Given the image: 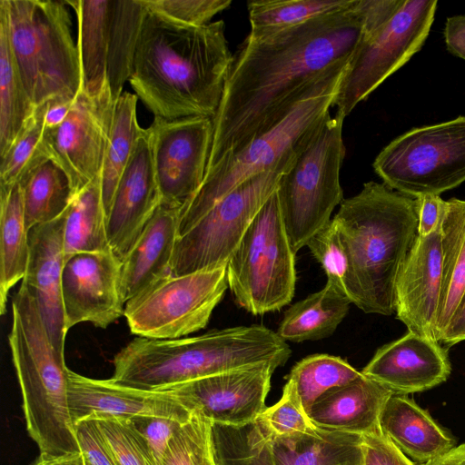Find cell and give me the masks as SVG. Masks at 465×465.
Returning <instances> with one entry per match:
<instances>
[{
	"instance_id": "1",
	"label": "cell",
	"mask_w": 465,
	"mask_h": 465,
	"mask_svg": "<svg viewBox=\"0 0 465 465\" xmlns=\"http://www.w3.org/2000/svg\"><path fill=\"white\" fill-rule=\"evenodd\" d=\"M365 0L280 32L248 34L233 56L213 117L207 169L281 121L364 34Z\"/></svg>"
},
{
	"instance_id": "2",
	"label": "cell",
	"mask_w": 465,
	"mask_h": 465,
	"mask_svg": "<svg viewBox=\"0 0 465 465\" xmlns=\"http://www.w3.org/2000/svg\"><path fill=\"white\" fill-rule=\"evenodd\" d=\"M232 62L223 20L190 26L147 9L129 83L154 117L213 119Z\"/></svg>"
},
{
	"instance_id": "3",
	"label": "cell",
	"mask_w": 465,
	"mask_h": 465,
	"mask_svg": "<svg viewBox=\"0 0 465 465\" xmlns=\"http://www.w3.org/2000/svg\"><path fill=\"white\" fill-rule=\"evenodd\" d=\"M419 198L365 183L331 219L350 262L349 299L366 313H395L401 270L418 238Z\"/></svg>"
},
{
	"instance_id": "4",
	"label": "cell",
	"mask_w": 465,
	"mask_h": 465,
	"mask_svg": "<svg viewBox=\"0 0 465 465\" xmlns=\"http://www.w3.org/2000/svg\"><path fill=\"white\" fill-rule=\"evenodd\" d=\"M292 351L276 331L262 325L212 330L195 337H139L114 359V381L162 391L220 372L275 362L283 366Z\"/></svg>"
},
{
	"instance_id": "5",
	"label": "cell",
	"mask_w": 465,
	"mask_h": 465,
	"mask_svg": "<svg viewBox=\"0 0 465 465\" xmlns=\"http://www.w3.org/2000/svg\"><path fill=\"white\" fill-rule=\"evenodd\" d=\"M29 436L42 458L80 453L67 397L68 368L55 351L35 297L21 284L8 335Z\"/></svg>"
},
{
	"instance_id": "6",
	"label": "cell",
	"mask_w": 465,
	"mask_h": 465,
	"mask_svg": "<svg viewBox=\"0 0 465 465\" xmlns=\"http://www.w3.org/2000/svg\"><path fill=\"white\" fill-rule=\"evenodd\" d=\"M348 63L325 74L275 125L206 170L201 186L181 210L178 237L237 186L298 156L330 114Z\"/></svg>"
},
{
	"instance_id": "7",
	"label": "cell",
	"mask_w": 465,
	"mask_h": 465,
	"mask_svg": "<svg viewBox=\"0 0 465 465\" xmlns=\"http://www.w3.org/2000/svg\"><path fill=\"white\" fill-rule=\"evenodd\" d=\"M65 1L0 0L12 53L25 88L37 107L74 100L81 70Z\"/></svg>"
},
{
	"instance_id": "8",
	"label": "cell",
	"mask_w": 465,
	"mask_h": 465,
	"mask_svg": "<svg viewBox=\"0 0 465 465\" xmlns=\"http://www.w3.org/2000/svg\"><path fill=\"white\" fill-rule=\"evenodd\" d=\"M344 119L338 113L328 114L280 178L275 193L295 253L331 222L333 210L343 201L340 171L346 152Z\"/></svg>"
},
{
	"instance_id": "9",
	"label": "cell",
	"mask_w": 465,
	"mask_h": 465,
	"mask_svg": "<svg viewBox=\"0 0 465 465\" xmlns=\"http://www.w3.org/2000/svg\"><path fill=\"white\" fill-rule=\"evenodd\" d=\"M226 278L236 302L253 315L280 310L292 301L296 284L295 252L276 193L259 211L229 259Z\"/></svg>"
},
{
	"instance_id": "10",
	"label": "cell",
	"mask_w": 465,
	"mask_h": 465,
	"mask_svg": "<svg viewBox=\"0 0 465 465\" xmlns=\"http://www.w3.org/2000/svg\"><path fill=\"white\" fill-rule=\"evenodd\" d=\"M383 183L411 197L440 195L465 182V116L414 128L377 155Z\"/></svg>"
},
{
	"instance_id": "11",
	"label": "cell",
	"mask_w": 465,
	"mask_h": 465,
	"mask_svg": "<svg viewBox=\"0 0 465 465\" xmlns=\"http://www.w3.org/2000/svg\"><path fill=\"white\" fill-rule=\"evenodd\" d=\"M437 0H404L380 27L365 32L351 57L333 106L343 117L423 45L434 20Z\"/></svg>"
},
{
	"instance_id": "12",
	"label": "cell",
	"mask_w": 465,
	"mask_h": 465,
	"mask_svg": "<svg viewBox=\"0 0 465 465\" xmlns=\"http://www.w3.org/2000/svg\"><path fill=\"white\" fill-rule=\"evenodd\" d=\"M294 160L245 181L214 204L189 232L178 237L171 274L183 275L226 265Z\"/></svg>"
},
{
	"instance_id": "13",
	"label": "cell",
	"mask_w": 465,
	"mask_h": 465,
	"mask_svg": "<svg viewBox=\"0 0 465 465\" xmlns=\"http://www.w3.org/2000/svg\"><path fill=\"white\" fill-rule=\"evenodd\" d=\"M228 288L226 265L183 275H167L124 305L133 334L176 339L206 327Z\"/></svg>"
},
{
	"instance_id": "14",
	"label": "cell",
	"mask_w": 465,
	"mask_h": 465,
	"mask_svg": "<svg viewBox=\"0 0 465 465\" xmlns=\"http://www.w3.org/2000/svg\"><path fill=\"white\" fill-rule=\"evenodd\" d=\"M114 104L108 84L94 96L80 90L64 122L45 127L42 149L66 173L74 195L101 174Z\"/></svg>"
},
{
	"instance_id": "15",
	"label": "cell",
	"mask_w": 465,
	"mask_h": 465,
	"mask_svg": "<svg viewBox=\"0 0 465 465\" xmlns=\"http://www.w3.org/2000/svg\"><path fill=\"white\" fill-rule=\"evenodd\" d=\"M148 128L161 203L183 208L203 181L213 142V118L154 117Z\"/></svg>"
},
{
	"instance_id": "16",
	"label": "cell",
	"mask_w": 465,
	"mask_h": 465,
	"mask_svg": "<svg viewBox=\"0 0 465 465\" xmlns=\"http://www.w3.org/2000/svg\"><path fill=\"white\" fill-rule=\"evenodd\" d=\"M281 367L262 362L187 381L162 391L173 395L191 413L213 425L241 427L252 423L266 409L272 376Z\"/></svg>"
},
{
	"instance_id": "17",
	"label": "cell",
	"mask_w": 465,
	"mask_h": 465,
	"mask_svg": "<svg viewBox=\"0 0 465 465\" xmlns=\"http://www.w3.org/2000/svg\"><path fill=\"white\" fill-rule=\"evenodd\" d=\"M121 267L111 250L65 257L62 300L67 331L81 322L106 328L124 315Z\"/></svg>"
},
{
	"instance_id": "18",
	"label": "cell",
	"mask_w": 465,
	"mask_h": 465,
	"mask_svg": "<svg viewBox=\"0 0 465 465\" xmlns=\"http://www.w3.org/2000/svg\"><path fill=\"white\" fill-rule=\"evenodd\" d=\"M160 203L150 130L143 128L119 180L106 219L110 248L121 262Z\"/></svg>"
},
{
	"instance_id": "19",
	"label": "cell",
	"mask_w": 465,
	"mask_h": 465,
	"mask_svg": "<svg viewBox=\"0 0 465 465\" xmlns=\"http://www.w3.org/2000/svg\"><path fill=\"white\" fill-rule=\"evenodd\" d=\"M67 397L74 424L96 416H156L186 422L193 413L167 391H152L97 380L68 369Z\"/></svg>"
},
{
	"instance_id": "20",
	"label": "cell",
	"mask_w": 465,
	"mask_h": 465,
	"mask_svg": "<svg viewBox=\"0 0 465 465\" xmlns=\"http://www.w3.org/2000/svg\"><path fill=\"white\" fill-rule=\"evenodd\" d=\"M441 220L429 235H418L395 288L396 318L409 331L432 340L441 285Z\"/></svg>"
},
{
	"instance_id": "21",
	"label": "cell",
	"mask_w": 465,
	"mask_h": 465,
	"mask_svg": "<svg viewBox=\"0 0 465 465\" xmlns=\"http://www.w3.org/2000/svg\"><path fill=\"white\" fill-rule=\"evenodd\" d=\"M450 371L447 349L409 331L378 349L361 373L393 393L408 395L442 383Z\"/></svg>"
},
{
	"instance_id": "22",
	"label": "cell",
	"mask_w": 465,
	"mask_h": 465,
	"mask_svg": "<svg viewBox=\"0 0 465 465\" xmlns=\"http://www.w3.org/2000/svg\"><path fill=\"white\" fill-rule=\"evenodd\" d=\"M64 213L28 231L29 259L22 282L35 297L50 340L63 358L68 331L62 300Z\"/></svg>"
},
{
	"instance_id": "23",
	"label": "cell",
	"mask_w": 465,
	"mask_h": 465,
	"mask_svg": "<svg viewBox=\"0 0 465 465\" xmlns=\"http://www.w3.org/2000/svg\"><path fill=\"white\" fill-rule=\"evenodd\" d=\"M181 210V207L161 203L122 261L121 293L124 303L171 274Z\"/></svg>"
},
{
	"instance_id": "24",
	"label": "cell",
	"mask_w": 465,
	"mask_h": 465,
	"mask_svg": "<svg viewBox=\"0 0 465 465\" xmlns=\"http://www.w3.org/2000/svg\"><path fill=\"white\" fill-rule=\"evenodd\" d=\"M392 393L362 374L325 392L312 405L309 417L323 430L366 434L380 428L381 412Z\"/></svg>"
},
{
	"instance_id": "25",
	"label": "cell",
	"mask_w": 465,
	"mask_h": 465,
	"mask_svg": "<svg viewBox=\"0 0 465 465\" xmlns=\"http://www.w3.org/2000/svg\"><path fill=\"white\" fill-rule=\"evenodd\" d=\"M381 432L419 465L431 461L455 447L454 440L412 399L392 393L380 415Z\"/></svg>"
},
{
	"instance_id": "26",
	"label": "cell",
	"mask_w": 465,
	"mask_h": 465,
	"mask_svg": "<svg viewBox=\"0 0 465 465\" xmlns=\"http://www.w3.org/2000/svg\"><path fill=\"white\" fill-rule=\"evenodd\" d=\"M77 19L81 90L94 96L107 85L111 0H65Z\"/></svg>"
},
{
	"instance_id": "27",
	"label": "cell",
	"mask_w": 465,
	"mask_h": 465,
	"mask_svg": "<svg viewBox=\"0 0 465 465\" xmlns=\"http://www.w3.org/2000/svg\"><path fill=\"white\" fill-rule=\"evenodd\" d=\"M442 272L434 327L440 340L465 292V201H446L441 220Z\"/></svg>"
},
{
	"instance_id": "28",
	"label": "cell",
	"mask_w": 465,
	"mask_h": 465,
	"mask_svg": "<svg viewBox=\"0 0 465 465\" xmlns=\"http://www.w3.org/2000/svg\"><path fill=\"white\" fill-rule=\"evenodd\" d=\"M17 183L27 231L59 218L74 197L66 173L45 153L30 163Z\"/></svg>"
},
{
	"instance_id": "29",
	"label": "cell",
	"mask_w": 465,
	"mask_h": 465,
	"mask_svg": "<svg viewBox=\"0 0 465 465\" xmlns=\"http://www.w3.org/2000/svg\"><path fill=\"white\" fill-rule=\"evenodd\" d=\"M351 303L345 294L326 282L322 290L295 302L284 312L276 333L286 342L324 339L346 317Z\"/></svg>"
},
{
	"instance_id": "30",
	"label": "cell",
	"mask_w": 465,
	"mask_h": 465,
	"mask_svg": "<svg viewBox=\"0 0 465 465\" xmlns=\"http://www.w3.org/2000/svg\"><path fill=\"white\" fill-rule=\"evenodd\" d=\"M29 259L28 231L18 183L0 187V312L6 310L10 290L23 280Z\"/></svg>"
},
{
	"instance_id": "31",
	"label": "cell",
	"mask_w": 465,
	"mask_h": 465,
	"mask_svg": "<svg viewBox=\"0 0 465 465\" xmlns=\"http://www.w3.org/2000/svg\"><path fill=\"white\" fill-rule=\"evenodd\" d=\"M146 13L143 0H111L106 76L114 102L130 79Z\"/></svg>"
},
{
	"instance_id": "32",
	"label": "cell",
	"mask_w": 465,
	"mask_h": 465,
	"mask_svg": "<svg viewBox=\"0 0 465 465\" xmlns=\"http://www.w3.org/2000/svg\"><path fill=\"white\" fill-rule=\"evenodd\" d=\"M275 465H362L361 436L323 430L317 436L272 440Z\"/></svg>"
},
{
	"instance_id": "33",
	"label": "cell",
	"mask_w": 465,
	"mask_h": 465,
	"mask_svg": "<svg viewBox=\"0 0 465 465\" xmlns=\"http://www.w3.org/2000/svg\"><path fill=\"white\" fill-rule=\"evenodd\" d=\"M64 247L65 257L77 252L111 250L107 237L101 174L74 194L66 209Z\"/></svg>"
},
{
	"instance_id": "34",
	"label": "cell",
	"mask_w": 465,
	"mask_h": 465,
	"mask_svg": "<svg viewBox=\"0 0 465 465\" xmlns=\"http://www.w3.org/2000/svg\"><path fill=\"white\" fill-rule=\"evenodd\" d=\"M136 94L124 92L114 104L101 171L102 195L107 213L119 180L130 160L142 127L136 116Z\"/></svg>"
},
{
	"instance_id": "35",
	"label": "cell",
	"mask_w": 465,
	"mask_h": 465,
	"mask_svg": "<svg viewBox=\"0 0 465 465\" xmlns=\"http://www.w3.org/2000/svg\"><path fill=\"white\" fill-rule=\"evenodd\" d=\"M16 66L5 21L0 16V155L11 147L35 111Z\"/></svg>"
},
{
	"instance_id": "36",
	"label": "cell",
	"mask_w": 465,
	"mask_h": 465,
	"mask_svg": "<svg viewBox=\"0 0 465 465\" xmlns=\"http://www.w3.org/2000/svg\"><path fill=\"white\" fill-rule=\"evenodd\" d=\"M356 0H260L247 4L250 34L269 35L350 8Z\"/></svg>"
},
{
	"instance_id": "37",
	"label": "cell",
	"mask_w": 465,
	"mask_h": 465,
	"mask_svg": "<svg viewBox=\"0 0 465 465\" xmlns=\"http://www.w3.org/2000/svg\"><path fill=\"white\" fill-rule=\"evenodd\" d=\"M362 375L346 360L325 353L307 356L291 370L285 384L299 397L305 411L328 391L347 384Z\"/></svg>"
},
{
	"instance_id": "38",
	"label": "cell",
	"mask_w": 465,
	"mask_h": 465,
	"mask_svg": "<svg viewBox=\"0 0 465 465\" xmlns=\"http://www.w3.org/2000/svg\"><path fill=\"white\" fill-rule=\"evenodd\" d=\"M213 443L217 465H275L272 440L255 421L213 425Z\"/></svg>"
},
{
	"instance_id": "39",
	"label": "cell",
	"mask_w": 465,
	"mask_h": 465,
	"mask_svg": "<svg viewBox=\"0 0 465 465\" xmlns=\"http://www.w3.org/2000/svg\"><path fill=\"white\" fill-rule=\"evenodd\" d=\"M163 465H216L213 424L193 413L172 438Z\"/></svg>"
},
{
	"instance_id": "40",
	"label": "cell",
	"mask_w": 465,
	"mask_h": 465,
	"mask_svg": "<svg viewBox=\"0 0 465 465\" xmlns=\"http://www.w3.org/2000/svg\"><path fill=\"white\" fill-rule=\"evenodd\" d=\"M255 422L272 440L317 436L322 431L311 420L299 397L287 384L281 399L266 408Z\"/></svg>"
},
{
	"instance_id": "41",
	"label": "cell",
	"mask_w": 465,
	"mask_h": 465,
	"mask_svg": "<svg viewBox=\"0 0 465 465\" xmlns=\"http://www.w3.org/2000/svg\"><path fill=\"white\" fill-rule=\"evenodd\" d=\"M48 102L37 106L20 134L1 156L0 187L15 184L30 163L41 153Z\"/></svg>"
},
{
	"instance_id": "42",
	"label": "cell",
	"mask_w": 465,
	"mask_h": 465,
	"mask_svg": "<svg viewBox=\"0 0 465 465\" xmlns=\"http://www.w3.org/2000/svg\"><path fill=\"white\" fill-rule=\"evenodd\" d=\"M106 440L116 465H156L143 436L129 419L94 417Z\"/></svg>"
},
{
	"instance_id": "43",
	"label": "cell",
	"mask_w": 465,
	"mask_h": 465,
	"mask_svg": "<svg viewBox=\"0 0 465 465\" xmlns=\"http://www.w3.org/2000/svg\"><path fill=\"white\" fill-rule=\"evenodd\" d=\"M306 246L322 265L327 282L349 298V257L332 220L315 233Z\"/></svg>"
},
{
	"instance_id": "44",
	"label": "cell",
	"mask_w": 465,
	"mask_h": 465,
	"mask_svg": "<svg viewBox=\"0 0 465 465\" xmlns=\"http://www.w3.org/2000/svg\"><path fill=\"white\" fill-rule=\"evenodd\" d=\"M149 11L175 23L201 26L230 7L232 0H143Z\"/></svg>"
},
{
	"instance_id": "45",
	"label": "cell",
	"mask_w": 465,
	"mask_h": 465,
	"mask_svg": "<svg viewBox=\"0 0 465 465\" xmlns=\"http://www.w3.org/2000/svg\"><path fill=\"white\" fill-rule=\"evenodd\" d=\"M129 420L144 439L155 464L163 465L168 445L183 423L156 416H136Z\"/></svg>"
},
{
	"instance_id": "46",
	"label": "cell",
	"mask_w": 465,
	"mask_h": 465,
	"mask_svg": "<svg viewBox=\"0 0 465 465\" xmlns=\"http://www.w3.org/2000/svg\"><path fill=\"white\" fill-rule=\"evenodd\" d=\"M75 436L84 460L90 465H116L113 453L94 417L74 424Z\"/></svg>"
},
{
	"instance_id": "47",
	"label": "cell",
	"mask_w": 465,
	"mask_h": 465,
	"mask_svg": "<svg viewBox=\"0 0 465 465\" xmlns=\"http://www.w3.org/2000/svg\"><path fill=\"white\" fill-rule=\"evenodd\" d=\"M361 436L362 465H416L392 444L380 428Z\"/></svg>"
},
{
	"instance_id": "48",
	"label": "cell",
	"mask_w": 465,
	"mask_h": 465,
	"mask_svg": "<svg viewBox=\"0 0 465 465\" xmlns=\"http://www.w3.org/2000/svg\"><path fill=\"white\" fill-rule=\"evenodd\" d=\"M419 198V222L418 235L424 237L431 233L440 222L446 201L442 200L440 195H423Z\"/></svg>"
},
{
	"instance_id": "49",
	"label": "cell",
	"mask_w": 465,
	"mask_h": 465,
	"mask_svg": "<svg viewBox=\"0 0 465 465\" xmlns=\"http://www.w3.org/2000/svg\"><path fill=\"white\" fill-rule=\"evenodd\" d=\"M444 37L448 51L465 60V15L447 19Z\"/></svg>"
},
{
	"instance_id": "50",
	"label": "cell",
	"mask_w": 465,
	"mask_h": 465,
	"mask_svg": "<svg viewBox=\"0 0 465 465\" xmlns=\"http://www.w3.org/2000/svg\"><path fill=\"white\" fill-rule=\"evenodd\" d=\"M462 341H465V292L445 329L440 343L449 348Z\"/></svg>"
},
{
	"instance_id": "51",
	"label": "cell",
	"mask_w": 465,
	"mask_h": 465,
	"mask_svg": "<svg viewBox=\"0 0 465 465\" xmlns=\"http://www.w3.org/2000/svg\"><path fill=\"white\" fill-rule=\"evenodd\" d=\"M74 100L55 99L48 102L45 114V128L59 125L67 116Z\"/></svg>"
},
{
	"instance_id": "52",
	"label": "cell",
	"mask_w": 465,
	"mask_h": 465,
	"mask_svg": "<svg viewBox=\"0 0 465 465\" xmlns=\"http://www.w3.org/2000/svg\"><path fill=\"white\" fill-rule=\"evenodd\" d=\"M420 465H465V443L455 446L446 454Z\"/></svg>"
},
{
	"instance_id": "53",
	"label": "cell",
	"mask_w": 465,
	"mask_h": 465,
	"mask_svg": "<svg viewBox=\"0 0 465 465\" xmlns=\"http://www.w3.org/2000/svg\"><path fill=\"white\" fill-rule=\"evenodd\" d=\"M35 465H84V461L80 452L56 458L40 457Z\"/></svg>"
},
{
	"instance_id": "54",
	"label": "cell",
	"mask_w": 465,
	"mask_h": 465,
	"mask_svg": "<svg viewBox=\"0 0 465 465\" xmlns=\"http://www.w3.org/2000/svg\"><path fill=\"white\" fill-rule=\"evenodd\" d=\"M84 465H90V464H89V463H87L84 460Z\"/></svg>"
},
{
	"instance_id": "55",
	"label": "cell",
	"mask_w": 465,
	"mask_h": 465,
	"mask_svg": "<svg viewBox=\"0 0 465 465\" xmlns=\"http://www.w3.org/2000/svg\"><path fill=\"white\" fill-rule=\"evenodd\" d=\"M34 465H35V464H34Z\"/></svg>"
},
{
	"instance_id": "56",
	"label": "cell",
	"mask_w": 465,
	"mask_h": 465,
	"mask_svg": "<svg viewBox=\"0 0 465 465\" xmlns=\"http://www.w3.org/2000/svg\"><path fill=\"white\" fill-rule=\"evenodd\" d=\"M217 465V464H216Z\"/></svg>"
}]
</instances>
